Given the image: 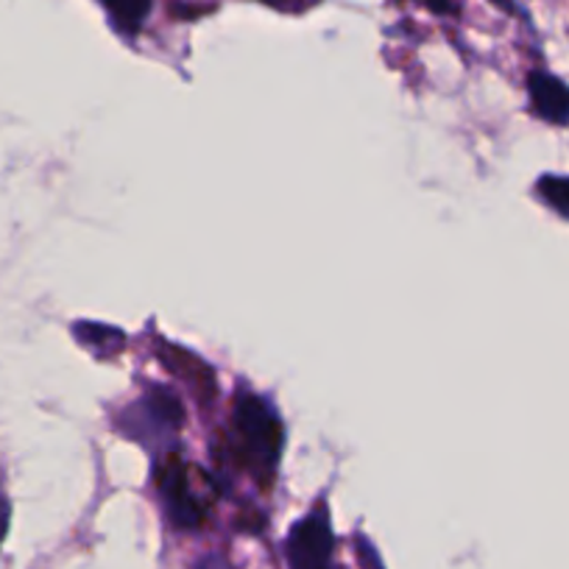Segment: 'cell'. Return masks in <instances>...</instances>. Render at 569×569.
I'll use <instances>...</instances> for the list:
<instances>
[{"label":"cell","mask_w":569,"mask_h":569,"mask_svg":"<svg viewBox=\"0 0 569 569\" xmlns=\"http://www.w3.org/2000/svg\"><path fill=\"white\" fill-rule=\"evenodd\" d=\"M9 522H12V502H9L7 491L0 489V545H3V539H7Z\"/></svg>","instance_id":"9c48e42d"},{"label":"cell","mask_w":569,"mask_h":569,"mask_svg":"<svg viewBox=\"0 0 569 569\" xmlns=\"http://www.w3.org/2000/svg\"><path fill=\"white\" fill-rule=\"evenodd\" d=\"M332 550H336V536L325 508L299 519L288 536L291 569H332Z\"/></svg>","instance_id":"7a4b0ae2"},{"label":"cell","mask_w":569,"mask_h":569,"mask_svg":"<svg viewBox=\"0 0 569 569\" xmlns=\"http://www.w3.org/2000/svg\"><path fill=\"white\" fill-rule=\"evenodd\" d=\"M528 98L536 118L552 126H569V84L547 70L528 73Z\"/></svg>","instance_id":"5b68a950"},{"label":"cell","mask_w":569,"mask_h":569,"mask_svg":"<svg viewBox=\"0 0 569 569\" xmlns=\"http://www.w3.org/2000/svg\"><path fill=\"white\" fill-rule=\"evenodd\" d=\"M98 3L109 12L114 29L126 37L140 34L142 23L154 7V0H98Z\"/></svg>","instance_id":"8992f818"},{"label":"cell","mask_w":569,"mask_h":569,"mask_svg":"<svg viewBox=\"0 0 569 569\" xmlns=\"http://www.w3.org/2000/svg\"><path fill=\"white\" fill-rule=\"evenodd\" d=\"M419 3L427 9V12L441 14V18H447V14H456L458 12L456 0H419Z\"/></svg>","instance_id":"30bf717a"},{"label":"cell","mask_w":569,"mask_h":569,"mask_svg":"<svg viewBox=\"0 0 569 569\" xmlns=\"http://www.w3.org/2000/svg\"><path fill=\"white\" fill-rule=\"evenodd\" d=\"M129 419V433L142 439V436H168L177 433L184 425V408L173 391L166 386H154L134 408L126 413Z\"/></svg>","instance_id":"3957f363"},{"label":"cell","mask_w":569,"mask_h":569,"mask_svg":"<svg viewBox=\"0 0 569 569\" xmlns=\"http://www.w3.org/2000/svg\"><path fill=\"white\" fill-rule=\"evenodd\" d=\"M76 338L90 347L98 349H118L123 343V332L114 330V327H101V325H76Z\"/></svg>","instance_id":"ba28073f"},{"label":"cell","mask_w":569,"mask_h":569,"mask_svg":"<svg viewBox=\"0 0 569 569\" xmlns=\"http://www.w3.org/2000/svg\"><path fill=\"white\" fill-rule=\"evenodd\" d=\"M358 547H360V561H363L366 569H382L380 556H377V550H371V547L366 545V539H360Z\"/></svg>","instance_id":"8fae6325"},{"label":"cell","mask_w":569,"mask_h":569,"mask_svg":"<svg viewBox=\"0 0 569 569\" xmlns=\"http://www.w3.org/2000/svg\"><path fill=\"white\" fill-rule=\"evenodd\" d=\"M160 491L162 500H166L168 517L177 528L193 530L204 522V506L190 489V478L184 472L182 461L173 458V461L166 463V469L160 472Z\"/></svg>","instance_id":"277c9868"},{"label":"cell","mask_w":569,"mask_h":569,"mask_svg":"<svg viewBox=\"0 0 569 569\" xmlns=\"http://www.w3.org/2000/svg\"><path fill=\"white\" fill-rule=\"evenodd\" d=\"M500 12L506 14H519V7H517V0H491Z\"/></svg>","instance_id":"7c38bea8"},{"label":"cell","mask_w":569,"mask_h":569,"mask_svg":"<svg viewBox=\"0 0 569 569\" xmlns=\"http://www.w3.org/2000/svg\"><path fill=\"white\" fill-rule=\"evenodd\" d=\"M536 196L550 207L552 212L569 221V177H558V173H545L536 182Z\"/></svg>","instance_id":"52a82bcc"},{"label":"cell","mask_w":569,"mask_h":569,"mask_svg":"<svg viewBox=\"0 0 569 569\" xmlns=\"http://www.w3.org/2000/svg\"><path fill=\"white\" fill-rule=\"evenodd\" d=\"M232 436L246 467L271 475L282 458L284 427L279 413L257 393H238L232 408Z\"/></svg>","instance_id":"6da1fadb"}]
</instances>
